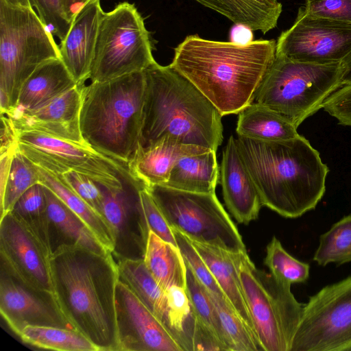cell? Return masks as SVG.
<instances>
[{"label":"cell","instance_id":"1","mask_svg":"<svg viewBox=\"0 0 351 351\" xmlns=\"http://www.w3.org/2000/svg\"><path fill=\"white\" fill-rule=\"evenodd\" d=\"M276 41L246 45L187 36L174 49L170 65L191 81L223 116L238 114L254 101L276 58Z\"/></svg>","mask_w":351,"mask_h":351},{"label":"cell","instance_id":"2","mask_svg":"<svg viewBox=\"0 0 351 351\" xmlns=\"http://www.w3.org/2000/svg\"><path fill=\"white\" fill-rule=\"evenodd\" d=\"M49 262L54 293L67 319L99 351H118L119 270L112 253L63 245L51 253Z\"/></svg>","mask_w":351,"mask_h":351},{"label":"cell","instance_id":"3","mask_svg":"<svg viewBox=\"0 0 351 351\" xmlns=\"http://www.w3.org/2000/svg\"><path fill=\"white\" fill-rule=\"evenodd\" d=\"M235 141L263 206L286 218L316 207L329 169L305 137L267 141L238 136Z\"/></svg>","mask_w":351,"mask_h":351},{"label":"cell","instance_id":"4","mask_svg":"<svg viewBox=\"0 0 351 351\" xmlns=\"http://www.w3.org/2000/svg\"><path fill=\"white\" fill-rule=\"evenodd\" d=\"M145 96L139 145L162 138L217 151L223 136L222 114L170 64L154 62L144 71Z\"/></svg>","mask_w":351,"mask_h":351},{"label":"cell","instance_id":"5","mask_svg":"<svg viewBox=\"0 0 351 351\" xmlns=\"http://www.w3.org/2000/svg\"><path fill=\"white\" fill-rule=\"evenodd\" d=\"M145 96L143 71L83 84L80 125L84 141L127 164L139 145Z\"/></svg>","mask_w":351,"mask_h":351},{"label":"cell","instance_id":"6","mask_svg":"<svg viewBox=\"0 0 351 351\" xmlns=\"http://www.w3.org/2000/svg\"><path fill=\"white\" fill-rule=\"evenodd\" d=\"M60 58L59 46L34 8L0 0V108L10 114L21 88L43 62Z\"/></svg>","mask_w":351,"mask_h":351},{"label":"cell","instance_id":"7","mask_svg":"<svg viewBox=\"0 0 351 351\" xmlns=\"http://www.w3.org/2000/svg\"><path fill=\"white\" fill-rule=\"evenodd\" d=\"M341 62L316 64L276 56L254 102L282 116L297 128L341 84Z\"/></svg>","mask_w":351,"mask_h":351},{"label":"cell","instance_id":"8","mask_svg":"<svg viewBox=\"0 0 351 351\" xmlns=\"http://www.w3.org/2000/svg\"><path fill=\"white\" fill-rule=\"evenodd\" d=\"M245 299L258 341L264 351H290L304 304L291 285L258 269L247 252L239 266Z\"/></svg>","mask_w":351,"mask_h":351},{"label":"cell","instance_id":"9","mask_svg":"<svg viewBox=\"0 0 351 351\" xmlns=\"http://www.w3.org/2000/svg\"><path fill=\"white\" fill-rule=\"evenodd\" d=\"M153 49L150 32L134 4L120 3L101 14L89 79L103 82L143 71L156 62Z\"/></svg>","mask_w":351,"mask_h":351},{"label":"cell","instance_id":"10","mask_svg":"<svg viewBox=\"0 0 351 351\" xmlns=\"http://www.w3.org/2000/svg\"><path fill=\"white\" fill-rule=\"evenodd\" d=\"M147 189L170 227L190 241L232 252H246L238 229L215 193L189 192L165 185Z\"/></svg>","mask_w":351,"mask_h":351},{"label":"cell","instance_id":"11","mask_svg":"<svg viewBox=\"0 0 351 351\" xmlns=\"http://www.w3.org/2000/svg\"><path fill=\"white\" fill-rule=\"evenodd\" d=\"M17 149L35 165L53 175L73 170L111 189H121L128 182H141L132 176L127 164L86 143L38 131H20L17 132Z\"/></svg>","mask_w":351,"mask_h":351},{"label":"cell","instance_id":"12","mask_svg":"<svg viewBox=\"0 0 351 351\" xmlns=\"http://www.w3.org/2000/svg\"><path fill=\"white\" fill-rule=\"evenodd\" d=\"M290 351H351V276L309 298Z\"/></svg>","mask_w":351,"mask_h":351},{"label":"cell","instance_id":"13","mask_svg":"<svg viewBox=\"0 0 351 351\" xmlns=\"http://www.w3.org/2000/svg\"><path fill=\"white\" fill-rule=\"evenodd\" d=\"M350 52L351 25L313 16L304 7L276 41V56L300 62L337 63Z\"/></svg>","mask_w":351,"mask_h":351},{"label":"cell","instance_id":"14","mask_svg":"<svg viewBox=\"0 0 351 351\" xmlns=\"http://www.w3.org/2000/svg\"><path fill=\"white\" fill-rule=\"evenodd\" d=\"M0 312L18 336L29 326L75 329L62 312L53 292L27 284L2 262Z\"/></svg>","mask_w":351,"mask_h":351},{"label":"cell","instance_id":"15","mask_svg":"<svg viewBox=\"0 0 351 351\" xmlns=\"http://www.w3.org/2000/svg\"><path fill=\"white\" fill-rule=\"evenodd\" d=\"M102 192L101 215L114 237V257L120 260H143L150 230L145 217L140 191L143 182H128L111 189L98 184Z\"/></svg>","mask_w":351,"mask_h":351},{"label":"cell","instance_id":"16","mask_svg":"<svg viewBox=\"0 0 351 351\" xmlns=\"http://www.w3.org/2000/svg\"><path fill=\"white\" fill-rule=\"evenodd\" d=\"M0 256L27 284L54 293L50 254L10 211L0 219Z\"/></svg>","mask_w":351,"mask_h":351},{"label":"cell","instance_id":"17","mask_svg":"<svg viewBox=\"0 0 351 351\" xmlns=\"http://www.w3.org/2000/svg\"><path fill=\"white\" fill-rule=\"evenodd\" d=\"M115 308L118 351H182L156 317L119 280Z\"/></svg>","mask_w":351,"mask_h":351},{"label":"cell","instance_id":"18","mask_svg":"<svg viewBox=\"0 0 351 351\" xmlns=\"http://www.w3.org/2000/svg\"><path fill=\"white\" fill-rule=\"evenodd\" d=\"M82 86L77 85L35 108L6 115L12 120L16 132L38 131L59 138L86 143L80 125Z\"/></svg>","mask_w":351,"mask_h":351},{"label":"cell","instance_id":"19","mask_svg":"<svg viewBox=\"0 0 351 351\" xmlns=\"http://www.w3.org/2000/svg\"><path fill=\"white\" fill-rule=\"evenodd\" d=\"M102 12L100 0H90L75 15L60 41V59L78 85L90 78Z\"/></svg>","mask_w":351,"mask_h":351},{"label":"cell","instance_id":"20","mask_svg":"<svg viewBox=\"0 0 351 351\" xmlns=\"http://www.w3.org/2000/svg\"><path fill=\"white\" fill-rule=\"evenodd\" d=\"M220 180L225 204L237 221L247 225L256 220L263 205L232 135L223 150Z\"/></svg>","mask_w":351,"mask_h":351},{"label":"cell","instance_id":"21","mask_svg":"<svg viewBox=\"0 0 351 351\" xmlns=\"http://www.w3.org/2000/svg\"><path fill=\"white\" fill-rule=\"evenodd\" d=\"M210 149L182 144L165 137L148 147H143L138 145L127 165L132 176L147 187L165 185L171 169L179 159Z\"/></svg>","mask_w":351,"mask_h":351},{"label":"cell","instance_id":"22","mask_svg":"<svg viewBox=\"0 0 351 351\" xmlns=\"http://www.w3.org/2000/svg\"><path fill=\"white\" fill-rule=\"evenodd\" d=\"M191 242L204 261L226 299L258 342L239 276L240 263L246 252H232L213 245Z\"/></svg>","mask_w":351,"mask_h":351},{"label":"cell","instance_id":"23","mask_svg":"<svg viewBox=\"0 0 351 351\" xmlns=\"http://www.w3.org/2000/svg\"><path fill=\"white\" fill-rule=\"evenodd\" d=\"M44 187L51 253L63 245H77L100 254L111 252L80 217L49 189Z\"/></svg>","mask_w":351,"mask_h":351},{"label":"cell","instance_id":"24","mask_svg":"<svg viewBox=\"0 0 351 351\" xmlns=\"http://www.w3.org/2000/svg\"><path fill=\"white\" fill-rule=\"evenodd\" d=\"M77 85L60 58L49 59L24 82L15 110L8 115L38 107Z\"/></svg>","mask_w":351,"mask_h":351},{"label":"cell","instance_id":"25","mask_svg":"<svg viewBox=\"0 0 351 351\" xmlns=\"http://www.w3.org/2000/svg\"><path fill=\"white\" fill-rule=\"evenodd\" d=\"M236 24L265 34L274 29L282 11L278 0H195Z\"/></svg>","mask_w":351,"mask_h":351},{"label":"cell","instance_id":"26","mask_svg":"<svg viewBox=\"0 0 351 351\" xmlns=\"http://www.w3.org/2000/svg\"><path fill=\"white\" fill-rule=\"evenodd\" d=\"M219 177L217 151L182 157L174 165L165 186L189 192L211 193Z\"/></svg>","mask_w":351,"mask_h":351},{"label":"cell","instance_id":"27","mask_svg":"<svg viewBox=\"0 0 351 351\" xmlns=\"http://www.w3.org/2000/svg\"><path fill=\"white\" fill-rule=\"evenodd\" d=\"M297 128L280 114L258 103L252 102L238 113V136L276 141L297 137Z\"/></svg>","mask_w":351,"mask_h":351},{"label":"cell","instance_id":"28","mask_svg":"<svg viewBox=\"0 0 351 351\" xmlns=\"http://www.w3.org/2000/svg\"><path fill=\"white\" fill-rule=\"evenodd\" d=\"M145 264L162 289L186 287V268L179 248L150 231Z\"/></svg>","mask_w":351,"mask_h":351},{"label":"cell","instance_id":"29","mask_svg":"<svg viewBox=\"0 0 351 351\" xmlns=\"http://www.w3.org/2000/svg\"><path fill=\"white\" fill-rule=\"evenodd\" d=\"M165 294V308L160 322L182 351H193L197 316L186 287H173Z\"/></svg>","mask_w":351,"mask_h":351},{"label":"cell","instance_id":"30","mask_svg":"<svg viewBox=\"0 0 351 351\" xmlns=\"http://www.w3.org/2000/svg\"><path fill=\"white\" fill-rule=\"evenodd\" d=\"M119 280L125 285L160 322L165 308V291L147 268L144 260L117 262Z\"/></svg>","mask_w":351,"mask_h":351},{"label":"cell","instance_id":"31","mask_svg":"<svg viewBox=\"0 0 351 351\" xmlns=\"http://www.w3.org/2000/svg\"><path fill=\"white\" fill-rule=\"evenodd\" d=\"M39 181L62 199L93 232L111 252L114 248L112 230L104 218L55 176L36 166Z\"/></svg>","mask_w":351,"mask_h":351},{"label":"cell","instance_id":"32","mask_svg":"<svg viewBox=\"0 0 351 351\" xmlns=\"http://www.w3.org/2000/svg\"><path fill=\"white\" fill-rule=\"evenodd\" d=\"M51 254L49 239V217L45 187L37 183L29 188L10 211Z\"/></svg>","mask_w":351,"mask_h":351},{"label":"cell","instance_id":"33","mask_svg":"<svg viewBox=\"0 0 351 351\" xmlns=\"http://www.w3.org/2000/svg\"><path fill=\"white\" fill-rule=\"evenodd\" d=\"M32 346L58 351H99L86 336L75 329L29 326L19 335Z\"/></svg>","mask_w":351,"mask_h":351},{"label":"cell","instance_id":"34","mask_svg":"<svg viewBox=\"0 0 351 351\" xmlns=\"http://www.w3.org/2000/svg\"><path fill=\"white\" fill-rule=\"evenodd\" d=\"M319 241L313 258L319 265L351 262V214L335 223Z\"/></svg>","mask_w":351,"mask_h":351},{"label":"cell","instance_id":"35","mask_svg":"<svg viewBox=\"0 0 351 351\" xmlns=\"http://www.w3.org/2000/svg\"><path fill=\"white\" fill-rule=\"evenodd\" d=\"M210 293V292H209ZM230 351H260L262 347L226 297L210 293Z\"/></svg>","mask_w":351,"mask_h":351},{"label":"cell","instance_id":"36","mask_svg":"<svg viewBox=\"0 0 351 351\" xmlns=\"http://www.w3.org/2000/svg\"><path fill=\"white\" fill-rule=\"evenodd\" d=\"M39 182L36 165L21 154L16 147L4 191L0 195L1 217L11 211L21 196Z\"/></svg>","mask_w":351,"mask_h":351},{"label":"cell","instance_id":"37","mask_svg":"<svg viewBox=\"0 0 351 351\" xmlns=\"http://www.w3.org/2000/svg\"><path fill=\"white\" fill-rule=\"evenodd\" d=\"M264 264L275 278L289 285L305 282L309 277L310 265L290 255L276 237L267 245Z\"/></svg>","mask_w":351,"mask_h":351},{"label":"cell","instance_id":"38","mask_svg":"<svg viewBox=\"0 0 351 351\" xmlns=\"http://www.w3.org/2000/svg\"><path fill=\"white\" fill-rule=\"evenodd\" d=\"M185 265L186 268V291L197 317L208 327L226 346L228 351H230L226 334L209 291L197 279L188 265L186 263Z\"/></svg>","mask_w":351,"mask_h":351},{"label":"cell","instance_id":"39","mask_svg":"<svg viewBox=\"0 0 351 351\" xmlns=\"http://www.w3.org/2000/svg\"><path fill=\"white\" fill-rule=\"evenodd\" d=\"M173 231L184 263L191 269L197 279L210 293L225 297L208 266L191 241L180 232L173 229Z\"/></svg>","mask_w":351,"mask_h":351},{"label":"cell","instance_id":"40","mask_svg":"<svg viewBox=\"0 0 351 351\" xmlns=\"http://www.w3.org/2000/svg\"><path fill=\"white\" fill-rule=\"evenodd\" d=\"M53 176L101 215L103 195L96 182L88 176L73 170Z\"/></svg>","mask_w":351,"mask_h":351},{"label":"cell","instance_id":"41","mask_svg":"<svg viewBox=\"0 0 351 351\" xmlns=\"http://www.w3.org/2000/svg\"><path fill=\"white\" fill-rule=\"evenodd\" d=\"M44 25L60 41L66 36L71 23L66 19L61 0H30Z\"/></svg>","mask_w":351,"mask_h":351},{"label":"cell","instance_id":"42","mask_svg":"<svg viewBox=\"0 0 351 351\" xmlns=\"http://www.w3.org/2000/svg\"><path fill=\"white\" fill-rule=\"evenodd\" d=\"M303 7L313 16L351 25V0H304Z\"/></svg>","mask_w":351,"mask_h":351},{"label":"cell","instance_id":"43","mask_svg":"<svg viewBox=\"0 0 351 351\" xmlns=\"http://www.w3.org/2000/svg\"><path fill=\"white\" fill-rule=\"evenodd\" d=\"M140 197L150 231L163 241L178 247L173 229L157 206L147 187L140 191Z\"/></svg>","mask_w":351,"mask_h":351},{"label":"cell","instance_id":"44","mask_svg":"<svg viewBox=\"0 0 351 351\" xmlns=\"http://www.w3.org/2000/svg\"><path fill=\"white\" fill-rule=\"evenodd\" d=\"M228 350L215 334L197 317L193 336V351Z\"/></svg>","mask_w":351,"mask_h":351},{"label":"cell","instance_id":"45","mask_svg":"<svg viewBox=\"0 0 351 351\" xmlns=\"http://www.w3.org/2000/svg\"><path fill=\"white\" fill-rule=\"evenodd\" d=\"M1 114L0 154L17 145V132L12 120L5 114Z\"/></svg>","mask_w":351,"mask_h":351},{"label":"cell","instance_id":"46","mask_svg":"<svg viewBox=\"0 0 351 351\" xmlns=\"http://www.w3.org/2000/svg\"><path fill=\"white\" fill-rule=\"evenodd\" d=\"M252 29L243 24H236L230 30V42L238 45H246L253 40Z\"/></svg>","mask_w":351,"mask_h":351},{"label":"cell","instance_id":"47","mask_svg":"<svg viewBox=\"0 0 351 351\" xmlns=\"http://www.w3.org/2000/svg\"><path fill=\"white\" fill-rule=\"evenodd\" d=\"M90 0H61L66 19L71 23L78 12Z\"/></svg>","mask_w":351,"mask_h":351},{"label":"cell","instance_id":"48","mask_svg":"<svg viewBox=\"0 0 351 351\" xmlns=\"http://www.w3.org/2000/svg\"><path fill=\"white\" fill-rule=\"evenodd\" d=\"M342 66L341 84H351V52L341 62Z\"/></svg>","mask_w":351,"mask_h":351},{"label":"cell","instance_id":"49","mask_svg":"<svg viewBox=\"0 0 351 351\" xmlns=\"http://www.w3.org/2000/svg\"><path fill=\"white\" fill-rule=\"evenodd\" d=\"M8 5L20 8H33L30 0H1Z\"/></svg>","mask_w":351,"mask_h":351}]
</instances>
